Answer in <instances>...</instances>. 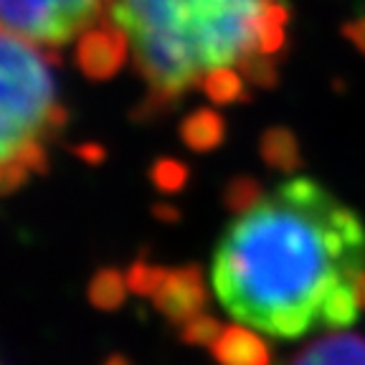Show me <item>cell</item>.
<instances>
[{"label":"cell","mask_w":365,"mask_h":365,"mask_svg":"<svg viewBox=\"0 0 365 365\" xmlns=\"http://www.w3.org/2000/svg\"><path fill=\"white\" fill-rule=\"evenodd\" d=\"M114 0H0V29L58 56L109 23Z\"/></svg>","instance_id":"4"},{"label":"cell","mask_w":365,"mask_h":365,"mask_svg":"<svg viewBox=\"0 0 365 365\" xmlns=\"http://www.w3.org/2000/svg\"><path fill=\"white\" fill-rule=\"evenodd\" d=\"M109 23L143 76L145 112L188 91L234 102L272 84L287 43L284 0H114Z\"/></svg>","instance_id":"2"},{"label":"cell","mask_w":365,"mask_h":365,"mask_svg":"<svg viewBox=\"0 0 365 365\" xmlns=\"http://www.w3.org/2000/svg\"><path fill=\"white\" fill-rule=\"evenodd\" d=\"M218 302L279 340L353 325L365 307V226L312 178H289L239 205L213 251Z\"/></svg>","instance_id":"1"},{"label":"cell","mask_w":365,"mask_h":365,"mask_svg":"<svg viewBox=\"0 0 365 365\" xmlns=\"http://www.w3.org/2000/svg\"><path fill=\"white\" fill-rule=\"evenodd\" d=\"M56 56L0 29V193L46 170L66 122L51 63Z\"/></svg>","instance_id":"3"},{"label":"cell","mask_w":365,"mask_h":365,"mask_svg":"<svg viewBox=\"0 0 365 365\" xmlns=\"http://www.w3.org/2000/svg\"><path fill=\"white\" fill-rule=\"evenodd\" d=\"M211 348L216 353V358L223 360V363H264V360H269L264 342L246 325L223 327Z\"/></svg>","instance_id":"6"},{"label":"cell","mask_w":365,"mask_h":365,"mask_svg":"<svg viewBox=\"0 0 365 365\" xmlns=\"http://www.w3.org/2000/svg\"><path fill=\"white\" fill-rule=\"evenodd\" d=\"M185 137H188V143L193 148H211V145H216L218 137H221V120L208 112L193 114L185 122Z\"/></svg>","instance_id":"7"},{"label":"cell","mask_w":365,"mask_h":365,"mask_svg":"<svg viewBox=\"0 0 365 365\" xmlns=\"http://www.w3.org/2000/svg\"><path fill=\"white\" fill-rule=\"evenodd\" d=\"M294 363H365V337L353 332H337L294 355Z\"/></svg>","instance_id":"5"}]
</instances>
